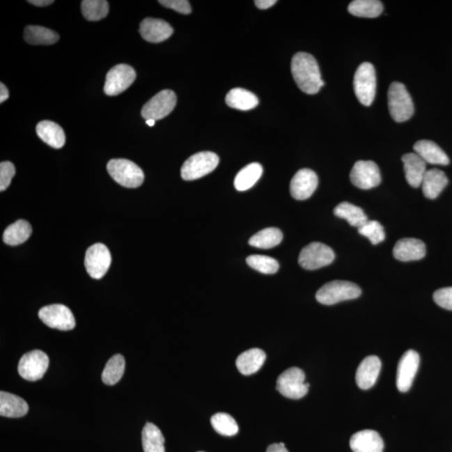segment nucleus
I'll return each mask as SVG.
<instances>
[{"label":"nucleus","mask_w":452,"mask_h":452,"mask_svg":"<svg viewBox=\"0 0 452 452\" xmlns=\"http://www.w3.org/2000/svg\"><path fill=\"white\" fill-rule=\"evenodd\" d=\"M294 81L302 92L314 95L325 86L316 59L309 53H297L292 60Z\"/></svg>","instance_id":"nucleus-1"},{"label":"nucleus","mask_w":452,"mask_h":452,"mask_svg":"<svg viewBox=\"0 0 452 452\" xmlns=\"http://www.w3.org/2000/svg\"><path fill=\"white\" fill-rule=\"evenodd\" d=\"M389 114L397 123H404L414 114V103L407 89L400 82H393L388 92Z\"/></svg>","instance_id":"nucleus-2"},{"label":"nucleus","mask_w":452,"mask_h":452,"mask_svg":"<svg viewBox=\"0 0 452 452\" xmlns=\"http://www.w3.org/2000/svg\"><path fill=\"white\" fill-rule=\"evenodd\" d=\"M361 293L359 286L350 281H333L318 290L316 299L323 305H334L340 302L355 299Z\"/></svg>","instance_id":"nucleus-3"},{"label":"nucleus","mask_w":452,"mask_h":452,"mask_svg":"<svg viewBox=\"0 0 452 452\" xmlns=\"http://www.w3.org/2000/svg\"><path fill=\"white\" fill-rule=\"evenodd\" d=\"M111 178L126 188H138L144 181V173L138 165L130 160L111 159L107 166Z\"/></svg>","instance_id":"nucleus-4"},{"label":"nucleus","mask_w":452,"mask_h":452,"mask_svg":"<svg viewBox=\"0 0 452 452\" xmlns=\"http://www.w3.org/2000/svg\"><path fill=\"white\" fill-rule=\"evenodd\" d=\"M354 88L357 98L364 106H371L376 93V74L374 65L364 62L354 74Z\"/></svg>","instance_id":"nucleus-5"},{"label":"nucleus","mask_w":452,"mask_h":452,"mask_svg":"<svg viewBox=\"0 0 452 452\" xmlns=\"http://www.w3.org/2000/svg\"><path fill=\"white\" fill-rule=\"evenodd\" d=\"M305 373L297 367H292L280 375L276 389L281 395L292 400H299L309 392L310 384H305Z\"/></svg>","instance_id":"nucleus-6"},{"label":"nucleus","mask_w":452,"mask_h":452,"mask_svg":"<svg viewBox=\"0 0 452 452\" xmlns=\"http://www.w3.org/2000/svg\"><path fill=\"white\" fill-rule=\"evenodd\" d=\"M219 159L212 152H201L189 157L181 169V176L187 181L196 180L213 172Z\"/></svg>","instance_id":"nucleus-7"},{"label":"nucleus","mask_w":452,"mask_h":452,"mask_svg":"<svg viewBox=\"0 0 452 452\" xmlns=\"http://www.w3.org/2000/svg\"><path fill=\"white\" fill-rule=\"evenodd\" d=\"M334 258V252L329 247L320 242H313L302 249L298 263L302 268L313 271L330 265Z\"/></svg>","instance_id":"nucleus-8"},{"label":"nucleus","mask_w":452,"mask_h":452,"mask_svg":"<svg viewBox=\"0 0 452 452\" xmlns=\"http://www.w3.org/2000/svg\"><path fill=\"white\" fill-rule=\"evenodd\" d=\"M177 103L176 94L171 90L161 91L152 98L142 109V116L147 120H160L172 113Z\"/></svg>","instance_id":"nucleus-9"},{"label":"nucleus","mask_w":452,"mask_h":452,"mask_svg":"<svg viewBox=\"0 0 452 452\" xmlns=\"http://www.w3.org/2000/svg\"><path fill=\"white\" fill-rule=\"evenodd\" d=\"M111 263V252L105 244L98 243L89 247L86 253L85 267L87 273L94 279L106 275Z\"/></svg>","instance_id":"nucleus-10"},{"label":"nucleus","mask_w":452,"mask_h":452,"mask_svg":"<svg viewBox=\"0 0 452 452\" xmlns=\"http://www.w3.org/2000/svg\"><path fill=\"white\" fill-rule=\"evenodd\" d=\"M49 358L43 351L34 350L24 354L20 359L18 371L23 379L37 381L43 378L49 366Z\"/></svg>","instance_id":"nucleus-11"},{"label":"nucleus","mask_w":452,"mask_h":452,"mask_svg":"<svg viewBox=\"0 0 452 452\" xmlns=\"http://www.w3.org/2000/svg\"><path fill=\"white\" fill-rule=\"evenodd\" d=\"M136 72L132 66L120 64L111 68L107 74L104 92L107 96L121 94L131 86L136 79Z\"/></svg>","instance_id":"nucleus-12"},{"label":"nucleus","mask_w":452,"mask_h":452,"mask_svg":"<svg viewBox=\"0 0 452 452\" xmlns=\"http://www.w3.org/2000/svg\"><path fill=\"white\" fill-rule=\"evenodd\" d=\"M39 318L45 325L52 329L69 331L76 326V320L72 311L61 304L44 306L40 310Z\"/></svg>","instance_id":"nucleus-13"},{"label":"nucleus","mask_w":452,"mask_h":452,"mask_svg":"<svg viewBox=\"0 0 452 452\" xmlns=\"http://www.w3.org/2000/svg\"><path fill=\"white\" fill-rule=\"evenodd\" d=\"M350 180L352 185L361 189L377 187L381 182L378 165L373 161L357 162L351 170Z\"/></svg>","instance_id":"nucleus-14"},{"label":"nucleus","mask_w":452,"mask_h":452,"mask_svg":"<svg viewBox=\"0 0 452 452\" xmlns=\"http://www.w3.org/2000/svg\"><path fill=\"white\" fill-rule=\"evenodd\" d=\"M419 366L420 355L416 351L408 350L401 357L396 375V385L400 392H407L412 387Z\"/></svg>","instance_id":"nucleus-15"},{"label":"nucleus","mask_w":452,"mask_h":452,"mask_svg":"<svg viewBox=\"0 0 452 452\" xmlns=\"http://www.w3.org/2000/svg\"><path fill=\"white\" fill-rule=\"evenodd\" d=\"M318 185V178L313 170H299L293 178L290 185V192L297 201L308 200L313 196Z\"/></svg>","instance_id":"nucleus-16"},{"label":"nucleus","mask_w":452,"mask_h":452,"mask_svg":"<svg viewBox=\"0 0 452 452\" xmlns=\"http://www.w3.org/2000/svg\"><path fill=\"white\" fill-rule=\"evenodd\" d=\"M139 32L148 42L160 43L168 40L173 35V30L163 20L147 18L140 24Z\"/></svg>","instance_id":"nucleus-17"},{"label":"nucleus","mask_w":452,"mask_h":452,"mask_svg":"<svg viewBox=\"0 0 452 452\" xmlns=\"http://www.w3.org/2000/svg\"><path fill=\"white\" fill-rule=\"evenodd\" d=\"M381 371V361L378 357L371 355L364 359L356 372V383L362 389L374 387Z\"/></svg>","instance_id":"nucleus-18"},{"label":"nucleus","mask_w":452,"mask_h":452,"mask_svg":"<svg viewBox=\"0 0 452 452\" xmlns=\"http://www.w3.org/2000/svg\"><path fill=\"white\" fill-rule=\"evenodd\" d=\"M426 248L424 242L414 238H404L398 240L393 247V255L401 261L419 260L424 258Z\"/></svg>","instance_id":"nucleus-19"},{"label":"nucleus","mask_w":452,"mask_h":452,"mask_svg":"<svg viewBox=\"0 0 452 452\" xmlns=\"http://www.w3.org/2000/svg\"><path fill=\"white\" fill-rule=\"evenodd\" d=\"M350 447L354 452H383L384 442L375 430L359 431L350 439Z\"/></svg>","instance_id":"nucleus-20"},{"label":"nucleus","mask_w":452,"mask_h":452,"mask_svg":"<svg viewBox=\"0 0 452 452\" xmlns=\"http://www.w3.org/2000/svg\"><path fill=\"white\" fill-rule=\"evenodd\" d=\"M406 181L413 188L420 187L425 176L426 163L416 153H410L402 157Z\"/></svg>","instance_id":"nucleus-21"},{"label":"nucleus","mask_w":452,"mask_h":452,"mask_svg":"<svg viewBox=\"0 0 452 452\" xmlns=\"http://www.w3.org/2000/svg\"><path fill=\"white\" fill-rule=\"evenodd\" d=\"M414 150L426 164L445 166L450 163L449 157L446 153L432 141H418L414 145Z\"/></svg>","instance_id":"nucleus-22"},{"label":"nucleus","mask_w":452,"mask_h":452,"mask_svg":"<svg viewBox=\"0 0 452 452\" xmlns=\"http://www.w3.org/2000/svg\"><path fill=\"white\" fill-rule=\"evenodd\" d=\"M265 359L267 354L263 350L260 348H251L238 357L236 359V367L242 375H251L260 371Z\"/></svg>","instance_id":"nucleus-23"},{"label":"nucleus","mask_w":452,"mask_h":452,"mask_svg":"<svg viewBox=\"0 0 452 452\" xmlns=\"http://www.w3.org/2000/svg\"><path fill=\"white\" fill-rule=\"evenodd\" d=\"M448 184V178L442 170L433 169L427 170L423 178L421 186L423 193L427 198L435 200Z\"/></svg>","instance_id":"nucleus-24"},{"label":"nucleus","mask_w":452,"mask_h":452,"mask_svg":"<svg viewBox=\"0 0 452 452\" xmlns=\"http://www.w3.org/2000/svg\"><path fill=\"white\" fill-rule=\"evenodd\" d=\"M29 412L26 401L13 393L0 392V414L9 418H20Z\"/></svg>","instance_id":"nucleus-25"},{"label":"nucleus","mask_w":452,"mask_h":452,"mask_svg":"<svg viewBox=\"0 0 452 452\" xmlns=\"http://www.w3.org/2000/svg\"><path fill=\"white\" fill-rule=\"evenodd\" d=\"M36 134L44 142L54 148L59 149L65 143V135L62 127L52 121H42L37 124Z\"/></svg>","instance_id":"nucleus-26"},{"label":"nucleus","mask_w":452,"mask_h":452,"mask_svg":"<svg viewBox=\"0 0 452 452\" xmlns=\"http://www.w3.org/2000/svg\"><path fill=\"white\" fill-rule=\"evenodd\" d=\"M226 102L232 109L240 111L251 110L259 104L258 98L254 93L242 88L231 90L226 95Z\"/></svg>","instance_id":"nucleus-27"},{"label":"nucleus","mask_w":452,"mask_h":452,"mask_svg":"<svg viewBox=\"0 0 452 452\" xmlns=\"http://www.w3.org/2000/svg\"><path fill=\"white\" fill-rule=\"evenodd\" d=\"M263 169L260 164L253 163L243 168L236 176L234 181L235 188L238 192H247L260 180Z\"/></svg>","instance_id":"nucleus-28"},{"label":"nucleus","mask_w":452,"mask_h":452,"mask_svg":"<svg viewBox=\"0 0 452 452\" xmlns=\"http://www.w3.org/2000/svg\"><path fill=\"white\" fill-rule=\"evenodd\" d=\"M31 234V224L24 219H20L7 228L3 232V239L9 246H19L26 242Z\"/></svg>","instance_id":"nucleus-29"},{"label":"nucleus","mask_w":452,"mask_h":452,"mask_svg":"<svg viewBox=\"0 0 452 452\" xmlns=\"http://www.w3.org/2000/svg\"><path fill=\"white\" fill-rule=\"evenodd\" d=\"M348 12L357 17L377 18L383 13V3L378 0H354L348 8Z\"/></svg>","instance_id":"nucleus-30"},{"label":"nucleus","mask_w":452,"mask_h":452,"mask_svg":"<svg viewBox=\"0 0 452 452\" xmlns=\"http://www.w3.org/2000/svg\"><path fill=\"white\" fill-rule=\"evenodd\" d=\"M24 38L31 45H49L59 40V35L43 26H29L24 30Z\"/></svg>","instance_id":"nucleus-31"},{"label":"nucleus","mask_w":452,"mask_h":452,"mask_svg":"<svg viewBox=\"0 0 452 452\" xmlns=\"http://www.w3.org/2000/svg\"><path fill=\"white\" fill-rule=\"evenodd\" d=\"M165 439L161 430L153 423H147L142 432L144 452H165Z\"/></svg>","instance_id":"nucleus-32"},{"label":"nucleus","mask_w":452,"mask_h":452,"mask_svg":"<svg viewBox=\"0 0 452 452\" xmlns=\"http://www.w3.org/2000/svg\"><path fill=\"white\" fill-rule=\"evenodd\" d=\"M336 217L346 219L351 226H362L368 221V217L359 207L343 202L336 207L334 210Z\"/></svg>","instance_id":"nucleus-33"},{"label":"nucleus","mask_w":452,"mask_h":452,"mask_svg":"<svg viewBox=\"0 0 452 452\" xmlns=\"http://www.w3.org/2000/svg\"><path fill=\"white\" fill-rule=\"evenodd\" d=\"M283 235L277 228H267L252 236L249 240L251 247L260 249H271L279 246L283 240Z\"/></svg>","instance_id":"nucleus-34"},{"label":"nucleus","mask_w":452,"mask_h":452,"mask_svg":"<svg viewBox=\"0 0 452 452\" xmlns=\"http://www.w3.org/2000/svg\"><path fill=\"white\" fill-rule=\"evenodd\" d=\"M124 371H125V359L123 356L116 354L111 357L102 373L103 383L107 385L117 384L122 379Z\"/></svg>","instance_id":"nucleus-35"},{"label":"nucleus","mask_w":452,"mask_h":452,"mask_svg":"<svg viewBox=\"0 0 452 452\" xmlns=\"http://www.w3.org/2000/svg\"><path fill=\"white\" fill-rule=\"evenodd\" d=\"M81 12L89 22H98L109 15V2L106 0H84L81 2Z\"/></svg>","instance_id":"nucleus-36"},{"label":"nucleus","mask_w":452,"mask_h":452,"mask_svg":"<svg viewBox=\"0 0 452 452\" xmlns=\"http://www.w3.org/2000/svg\"><path fill=\"white\" fill-rule=\"evenodd\" d=\"M211 425L217 432L226 437L238 433L239 426L235 419L226 413H217L211 418Z\"/></svg>","instance_id":"nucleus-37"},{"label":"nucleus","mask_w":452,"mask_h":452,"mask_svg":"<svg viewBox=\"0 0 452 452\" xmlns=\"http://www.w3.org/2000/svg\"><path fill=\"white\" fill-rule=\"evenodd\" d=\"M249 267L263 274H275L279 270V261L272 257L261 255H253L247 257Z\"/></svg>","instance_id":"nucleus-38"},{"label":"nucleus","mask_w":452,"mask_h":452,"mask_svg":"<svg viewBox=\"0 0 452 452\" xmlns=\"http://www.w3.org/2000/svg\"><path fill=\"white\" fill-rule=\"evenodd\" d=\"M358 231L360 235L366 236L375 246L383 242L385 239L384 228L378 221H368L358 228Z\"/></svg>","instance_id":"nucleus-39"},{"label":"nucleus","mask_w":452,"mask_h":452,"mask_svg":"<svg viewBox=\"0 0 452 452\" xmlns=\"http://www.w3.org/2000/svg\"><path fill=\"white\" fill-rule=\"evenodd\" d=\"M15 174V168L10 162L0 164V190L5 192L9 187Z\"/></svg>","instance_id":"nucleus-40"},{"label":"nucleus","mask_w":452,"mask_h":452,"mask_svg":"<svg viewBox=\"0 0 452 452\" xmlns=\"http://www.w3.org/2000/svg\"><path fill=\"white\" fill-rule=\"evenodd\" d=\"M435 304L441 308L452 311V287L437 290L433 295Z\"/></svg>","instance_id":"nucleus-41"},{"label":"nucleus","mask_w":452,"mask_h":452,"mask_svg":"<svg viewBox=\"0 0 452 452\" xmlns=\"http://www.w3.org/2000/svg\"><path fill=\"white\" fill-rule=\"evenodd\" d=\"M160 5L183 15L192 13V6L187 0H160Z\"/></svg>","instance_id":"nucleus-42"},{"label":"nucleus","mask_w":452,"mask_h":452,"mask_svg":"<svg viewBox=\"0 0 452 452\" xmlns=\"http://www.w3.org/2000/svg\"><path fill=\"white\" fill-rule=\"evenodd\" d=\"M256 6L260 10H267L276 3V0H256Z\"/></svg>","instance_id":"nucleus-43"},{"label":"nucleus","mask_w":452,"mask_h":452,"mask_svg":"<svg viewBox=\"0 0 452 452\" xmlns=\"http://www.w3.org/2000/svg\"><path fill=\"white\" fill-rule=\"evenodd\" d=\"M267 452H289L285 446V444L280 442L279 444H272L269 446Z\"/></svg>","instance_id":"nucleus-44"},{"label":"nucleus","mask_w":452,"mask_h":452,"mask_svg":"<svg viewBox=\"0 0 452 452\" xmlns=\"http://www.w3.org/2000/svg\"><path fill=\"white\" fill-rule=\"evenodd\" d=\"M55 2L53 0H29L28 3H31L33 6L38 7H45L52 5Z\"/></svg>","instance_id":"nucleus-45"},{"label":"nucleus","mask_w":452,"mask_h":452,"mask_svg":"<svg viewBox=\"0 0 452 452\" xmlns=\"http://www.w3.org/2000/svg\"><path fill=\"white\" fill-rule=\"evenodd\" d=\"M10 97L9 90L7 89V87L5 84H0V102L3 103L6 101Z\"/></svg>","instance_id":"nucleus-46"},{"label":"nucleus","mask_w":452,"mask_h":452,"mask_svg":"<svg viewBox=\"0 0 452 452\" xmlns=\"http://www.w3.org/2000/svg\"><path fill=\"white\" fill-rule=\"evenodd\" d=\"M146 123L148 126L153 127L155 126V120H147Z\"/></svg>","instance_id":"nucleus-47"},{"label":"nucleus","mask_w":452,"mask_h":452,"mask_svg":"<svg viewBox=\"0 0 452 452\" xmlns=\"http://www.w3.org/2000/svg\"><path fill=\"white\" fill-rule=\"evenodd\" d=\"M198 452H204V451H198Z\"/></svg>","instance_id":"nucleus-48"}]
</instances>
